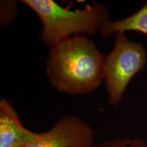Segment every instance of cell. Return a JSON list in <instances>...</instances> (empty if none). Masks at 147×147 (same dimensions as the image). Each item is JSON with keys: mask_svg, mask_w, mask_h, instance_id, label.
Listing matches in <instances>:
<instances>
[{"mask_svg": "<svg viewBox=\"0 0 147 147\" xmlns=\"http://www.w3.org/2000/svg\"><path fill=\"white\" fill-rule=\"evenodd\" d=\"M49 49L46 72L58 91L70 95L88 94L104 80L105 57L87 37H69Z\"/></svg>", "mask_w": 147, "mask_h": 147, "instance_id": "1", "label": "cell"}, {"mask_svg": "<svg viewBox=\"0 0 147 147\" xmlns=\"http://www.w3.org/2000/svg\"><path fill=\"white\" fill-rule=\"evenodd\" d=\"M39 17L42 25L40 39L50 48L69 37L94 34L108 20V12L98 3L71 10L53 0H23Z\"/></svg>", "mask_w": 147, "mask_h": 147, "instance_id": "2", "label": "cell"}, {"mask_svg": "<svg viewBox=\"0 0 147 147\" xmlns=\"http://www.w3.org/2000/svg\"><path fill=\"white\" fill-rule=\"evenodd\" d=\"M146 62V52L142 43L129 40L125 33L117 34L113 49L104 61V81L110 105H119L129 82Z\"/></svg>", "mask_w": 147, "mask_h": 147, "instance_id": "3", "label": "cell"}, {"mask_svg": "<svg viewBox=\"0 0 147 147\" xmlns=\"http://www.w3.org/2000/svg\"><path fill=\"white\" fill-rule=\"evenodd\" d=\"M94 134L90 125L80 117L67 115L58 119L36 142L25 147H93Z\"/></svg>", "mask_w": 147, "mask_h": 147, "instance_id": "4", "label": "cell"}, {"mask_svg": "<svg viewBox=\"0 0 147 147\" xmlns=\"http://www.w3.org/2000/svg\"><path fill=\"white\" fill-rule=\"evenodd\" d=\"M40 133L27 129L8 100L0 101V147H25L36 142Z\"/></svg>", "mask_w": 147, "mask_h": 147, "instance_id": "5", "label": "cell"}, {"mask_svg": "<svg viewBox=\"0 0 147 147\" xmlns=\"http://www.w3.org/2000/svg\"><path fill=\"white\" fill-rule=\"evenodd\" d=\"M99 32L104 37L126 32H138L147 36V2L128 17L119 21L106 22L100 27Z\"/></svg>", "mask_w": 147, "mask_h": 147, "instance_id": "6", "label": "cell"}, {"mask_svg": "<svg viewBox=\"0 0 147 147\" xmlns=\"http://www.w3.org/2000/svg\"><path fill=\"white\" fill-rule=\"evenodd\" d=\"M93 147H147V144L140 138H127L112 140Z\"/></svg>", "mask_w": 147, "mask_h": 147, "instance_id": "7", "label": "cell"}]
</instances>
